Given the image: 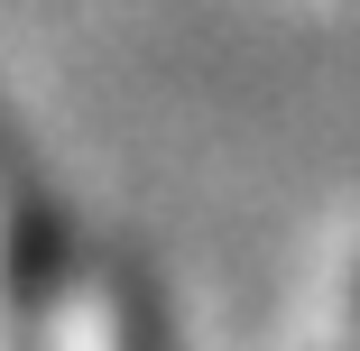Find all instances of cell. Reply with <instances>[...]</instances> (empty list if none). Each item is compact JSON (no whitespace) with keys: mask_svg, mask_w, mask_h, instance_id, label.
Instances as JSON below:
<instances>
[{"mask_svg":"<svg viewBox=\"0 0 360 351\" xmlns=\"http://www.w3.org/2000/svg\"><path fill=\"white\" fill-rule=\"evenodd\" d=\"M111 351H176L167 305H158V287H148L139 268H120V277H111Z\"/></svg>","mask_w":360,"mask_h":351,"instance_id":"6da1fadb","label":"cell"},{"mask_svg":"<svg viewBox=\"0 0 360 351\" xmlns=\"http://www.w3.org/2000/svg\"><path fill=\"white\" fill-rule=\"evenodd\" d=\"M351 305H360V287H351Z\"/></svg>","mask_w":360,"mask_h":351,"instance_id":"7a4b0ae2","label":"cell"}]
</instances>
